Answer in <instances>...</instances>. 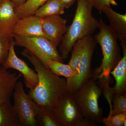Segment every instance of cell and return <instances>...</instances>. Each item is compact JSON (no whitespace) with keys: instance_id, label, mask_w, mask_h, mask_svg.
I'll list each match as a JSON object with an SVG mask.
<instances>
[{"instance_id":"cell-16","label":"cell","mask_w":126,"mask_h":126,"mask_svg":"<svg viewBox=\"0 0 126 126\" xmlns=\"http://www.w3.org/2000/svg\"><path fill=\"white\" fill-rule=\"evenodd\" d=\"M45 65L55 74L66 78V79L74 78L78 75L77 70L69 64H66L59 61L48 59Z\"/></svg>"},{"instance_id":"cell-10","label":"cell","mask_w":126,"mask_h":126,"mask_svg":"<svg viewBox=\"0 0 126 126\" xmlns=\"http://www.w3.org/2000/svg\"><path fill=\"white\" fill-rule=\"evenodd\" d=\"M41 18L42 30L45 38L57 47L67 31V20L59 15Z\"/></svg>"},{"instance_id":"cell-21","label":"cell","mask_w":126,"mask_h":126,"mask_svg":"<svg viewBox=\"0 0 126 126\" xmlns=\"http://www.w3.org/2000/svg\"><path fill=\"white\" fill-rule=\"evenodd\" d=\"M126 112V93L115 94L112 101V108L109 115H115Z\"/></svg>"},{"instance_id":"cell-4","label":"cell","mask_w":126,"mask_h":126,"mask_svg":"<svg viewBox=\"0 0 126 126\" xmlns=\"http://www.w3.org/2000/svg\"><path fill=\"white\" fill-rule=\"evenodd\" d=\"M102 93L97 79L92 77L73 95L84 118L96 124L102 123L103 112L98 106V100Z\"/></svg>"},{"instance_id":"cell-22","label":"cell","mask_w":126,"mask_h":126,"mask_svg":"<svg viewBox=\"0 0 126 126\" xmlns=\"http://www.w3.org/2000/svg\"><path fill=\"white\" fill-rule=\"evenodd\" d=\"M85 38V37H84ZM84 44V38L75 42L73 47L72 56L68 64L72 66L78 72Z\"/></svg>"},{"instance_id":"cell-15","label":"cell","mask_w":126,"mask_h":126,"mask_svg":"<svg viewBox=\"0 0 126 126\" xmlns=\"http://www.w3.org/2000/svg\"><path fill=\"white\" fill-rule=\"evenodd\" d=\"M122 52L123 56L110 72L116 81L113 88L116 94H124L126 92V50Z\"/></svg>"},{"instance_id":"cell-12","label":"cell","mask_w":126,"mask_h":126,"mask_svg":"<svg viewBox=\"0 0 126 126\" xmlns=\"http://www.w3.org/2000/svg\"><path fill=\"white\" fill-rule=\"evenodd\" d=\"M14 35L45 37L41 26V18L32 15L19 19L13 30Z\"/></svg>"},{"instance_id":"cell-18","label":"cell","mask_w":126,"mask_h":126,"mask_svg":"<svg viewBox=\"0 0 126 126\" xmlns=\"http://www.w3.org/2000/svg\"><path fill=\"white\" fill-rule=\"evenodd\" d=\"M65 9L60 0H49L36 11L34 15L40 18L56 15H61L64 13Z\"/></svg>"},{"instance_id":"cell-23","label":"cell","mask_w":126,"mask_h":126,"mask_svg":"<svg viewBox=\"0 0 126 126\" xmlns=\"http://www.w3.org/2000/svg\"><path fill=\"white\" fill-rule=\"evenodd\" d=\"M102 123L107 126H126V112L115 115H109L103 117Z\"/></svg>"},{"instance_id":"cell-28","label":"cell","mask_w":126,"mask_h":126,"mask_svg":"<svg viewBox=\"0 0 126 126\" xmlns=\"http://www.w3.org/2000/svg\"><path fill=\"white\" fill-rule=\"evenodd\" d=\"M15 7H18L24 4L26 0H11Z\"/></svg>"},{"instance_id":"cell-24","label":"cell","mask_w":126,"mask_h":126,"mask_svg":"<svg viewBox=\"0 0 126 126\" xmlns=\"http://www.w3.org/2000/svg\"><path fill=\"white\" fill-rule=\"evenodd\" d=\"M12 38L0 33V65H2L7 58Z\"/></svg>"},{"instance_id":"cell-20","label":"cell","mask_w":126,"mask_h":126,"mask_svg":"<svg viewBox=\"0 0 126 126\" xmlns=\"http://www.w3.org/2000/svg\"><path fill=\"white\" fill-rule=\"evenodd\" d=\"M49 0H26L18 7H15V11L18 18L22 19L34 15L35 12Z\"/></svg>"},{"instance_id":"cell-3","label":"cell","mask_w":126,"mask_h":126,"mask_svg":"<svg viewBox=\"0 0 126 126\" xmlns=\"http://www.w3.org/2000/svg\"><path fill=\"white\" fill-rule=\"evenodd\" d=\"M97 29L99 32L94 37L96 43L101 46L103 58L100 66L92 72V77L98 78L110 79V72L122 59L121 50L118 44V39L110 26L100 18Z\"/></svg>"},{"instance_id":"cell-11","label":"cell","mask_w":126,"mask_h":126,"mask_svg":"<svg viewBox=\"0 0 126 126\" xmlns=\"http://www.w3.org/2000/svg\"><path fill=\"white\" fill-rule=\"evenodd\" d=\"M19 19L11 0H3L0 3V33L13 37V30Z\"/></svg>"},{"instance_id":"cell-6","label":"cell","mask_w":126,"mask_h":126,"mask_svg":"<svg viewBox=\"0 0 126 126\" xmlns=\"http://www.w3.org/2000/svg\"><path fill=\"white\" fill-rule=\"evenodd\" d=\"M96 43L92 35L84 38L83 49L79 61L78 75L66 79L67 92L73 95L92 77L91 63Z\"/></svg>"},{"instance_id":"cell-8","label":"cell","mask_w":126,"mask_h":126,"mask_svg":"<svg viewBox=\"0 0 126 126\" xmlns=\"http://www.w3.org/2000/svg\"><path fill=\"white\" fill-rule=\"evenodd\" d=\"M52 109L59 126H76L84 118L73 96L67 91L59 98Z\"/></svg>"},{"instance_id":"cell-17","label":"cell","mask_w":126,"mask_h":126,"mask_svg":"<svg viewBox=\"0 0 126 126\" xmlns=\"http://www.w3.org/2000/svg\"><path fill=\"white\" fill-rule=\"evenodd\" d=\"M0 126H21L11 102L0 106Z\"/></svg>"},{"instance_id":"cell-29","label":"cell","mask_w":126,"mask_h":126,"mask_svg":"<svg viewBox=\"0 0 126 126\" xmlns=\"http://www.w3.org/2000/svg\"><path fill=\"white\" fill-rule=\"evenodd\" d=\"M3 0H0V3H1V2H2V1Z\"/></svg>"},{"instance_id":"cell-13","label":"cell","mask_w":126,"mask_h":126,"mask_svg":"<svg viewBox=\"0 0 126 126\" xmlns=\"http://www.w3.org/2000/svg\"><path fill=\"white\" fill-rule=\"evenodd\" d=\"M22 76L20 73L11 72L0 65V106L11 102L16 84Z\"/></svg>"},{"instance_id":"cell-26","label":"cell","mask_w":126,"mask_h":126,"mask_svg":"<svg viewBox=\"0 0 126 126\" xmlns=\"http://www.w3.org/2000/svg\"><path fill=\"white\" fill-rule=\"evenodd\" d=\"M97 124L89 119L83 118L77 123L76 126H95Z\"/></svg>"},{"instance_id":"cell-14","label":"cell","mask_w":126,"mask_h":126,"mask_svg":"<svg viewBox=\"0 0 126 126\" xmlns=\"http://www.w3.org/2000/svg\"><path fill=\"white\" fill-rule=\"evenodd\" d=\"M107 17L110 26L120 41L122 51L126 50V14L114 11L111 6H106L101 10Z\"/></svg>"},{"instance_id":"cell-2","label":"cell","mask_w":126,"mask_h":126,"mask_svg":"<svg viewBox=\"0 0 126 126\" xmlns=\"http://www.w3.org/2000/svg\"><path fill=\"white\" fill-rule=\"evenodd\" d=\"M76 13L73 22L64 35L59 49L63 59H67L75 42L92 35L97 29L98 21L94 17L93 7L87 0H77Z\"/></svg>"},{"instance_id":"cell-19","label":"cell","mask_w":126,"mask_h":126,"mask_svg":"<svg viewBox=\"0 0 126 126\" xmlns=\"http://www.w3.org/2000/svg\"><path fill=\"white\" fill-rule=\"evenodd\" d=\"M36 120L37 126H59L52 107L38 105Z\"/></svg>"},{"instance_id":"cell-7","label":"cell","mask_w":126,"mask_h":126,"mask_svg":"<svg viewBox=\"0 0 126 126\" xmlns=\"http://www.w3.org/2000/svg\"><path fill=\"white\" fill-rule=\"evenodd\" d=\"M14 110L21 126H36V112L38 105L25 92L22 82L16 84L13 95Z\"/></svg>"},{"instance_id":"cell-25","label":"cell","mask_w":126,"mask_h":126,"mask_svg":"<svg viewBox=\"0 0 126 126\" xmlns=\"http://www.w3.org/2000/svg\"><path fill=\"white\" fill-rule=\"evenodd\" d=\"M93 7H94L99 11L106 6H110L111 5H117V4L115 0H87Z\"/></svg>"},{"instance_id":"cell-5","label":"cell","mask_w":126,"mask_h":126,"mask_svg":"<svg viewBox=\"0 0 126 126\" xmlns=\"http://www.w3.org/2000/svg\"><path fill=\"white\" fill-rule=\"evenodd\" d=\"M15 45L24 47L34 55L45 65L48 59L63 62L62 56L55 47L44 36H13Z\"/></svg>"},{"instance_id":"cell-9","label":"cell","mask_w":126,"mask_h":126,"mask_svg":"<svg viewBox=\"0 0 126 126\" xmlns=\"http://www.w3.org/2000/svg\"><path fill=\"white\" fill-rule=\"evenodd\" d=\"M14 38H11L9 53L5 61L2 64L6 69H12L17 70L23 76L25 86L30 90L33 89L38 81V75L35 70L32 69L26 63L16 55Z\"/></svg>"},{"instance_id":"cell-27","label":"cell","mask_w":126,"mask_h":126,"mask_svg":"<svg viewBox=\"0 0 126 126\" xmlns=\"http://www.w3.org/2000/svg\"><path fill=\"white\" fill-rule=\"evenodd\" d=\"M60 0L63 3L65 8L68 9L71 7L77 0Z\"/></svg>"},{"instance_id":"cell-1","label":"cell","mask_w":126,"mask_h":126,"mask_svg":"<svg viewBox=\"0 0 126 126\" xmlns=\"http://www.w3.org/2000/svg\"><path fill=\"white\" fill-rule=\"evenodd\" d=\"M33 66L38 81L28 94L38 105L52 107L60 96L67 91V81L53 73L34 55L25 48L21 52Z\"/></svg>"}]
</instances>
